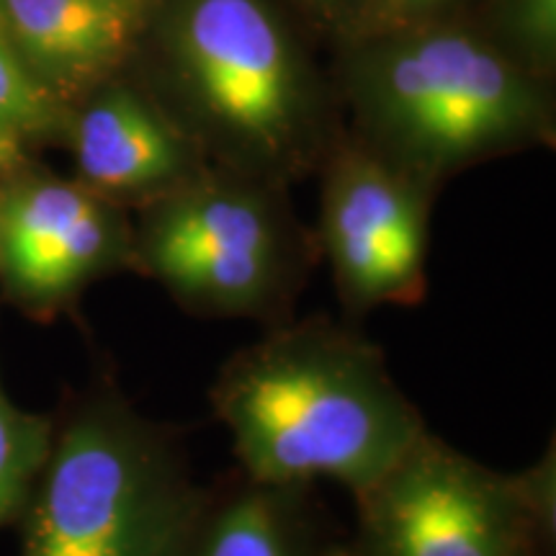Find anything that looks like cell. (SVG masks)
<instances>
[{
	"label": "cell",
	"instance_id": "obj_9",
	"mask_svg": "<svg viewBox=\"0 0 556 556\" xmlns=\"http://www.w3.org/2000/svg\"><path fill=\"white\" fill-rule=\"evenodd\" d=\"M62 142L75 180L124 208L148 206L212 165L165 103L122 75L70 103Z\"/></svg>",
	"mask_w": 556,
	"mask_h": 556
},
{
	"label": "cell",
	"instance_id": "obj_16",
	"mask_svg": "<svg viewBox=\"0 0 556 556\" xmlns=\"http://www.w3.org/2000/svg\"><path fill=\"white\" fill-rule=\"evenodd\" d=\"M454 3V0H409L407 3V26L420 24V21H433L438 13H443L446 5ZM402 29V26H400Z\"/></svg>",
	"mask_w": 556,
	"mask_h": 556
},
{
	"label": "cell",
	"instance_id": "obj_6",
	"mask_svg": "<svg viewBox=\"0 0 556 556\" xmlns=\"http://www.w3.org/2000/svg\"><path fill=\"white\" fill-rule=\"evenodd\" d=\"M353 503L348 556H554V443L528 469L497 471L428 428Z\"/></svg>",
	"mask_w": 556,
	"mask_h": 556
},
{
	"label": "cell",
	"instance_id": "obj_13",
	"mask_svg": "<svg viewBox=\"0 0 556 556\" xmlns=\"http://www.w3.org/2000/svg\"><path fill=\"white\" fill-rule=\"evenodd\" d=\"M65 119V103L39 86L0 24V139L29 150L34 142L62 139Z\"/></svg>",
	"mask_w": 556,
	"mask_h": 556
},
{
	"label": "cell",
	"instance_id": "obj_17",
	"mask_svg": "<svg viewBox=\"0 0 556 556\" xmlns=\"http://www.w3.org/2000/svg\"><path fill=\"white\" fill-rule=\"evenodd\" d=\"M29 155H26V148L11 142V139H0V176L11 173L13 168H18L21 163H26Z\"/></svg>",
	"mask_w": 556,
	"mask_h": 556
},
{
	"label": "cell",
	"instance_id": "obj_18",
	"mask_svg": "<svg viewBox=\"0 0 556 556\" xmlns=\"http://www.w3.org/2000/svg\"><path fill=\"white\" fill-rule=\"evenodd\" d=\"M299 3H302L304 9H309L312 13H317V16L343 18L348 13V5H351V0H299Z\"/></svg>",
	"mask_w": 556,
	"mask_h": 556
},
{
	"label": "cell",
	"instance_id": "obj_15",
	"mask_svg": "<svg viewBox=\"0 0 556 556\" xmlns=\"http://www.w3.org/2000/svg\"><path fill=\"white\" fill-rule=\"evenodd\" d=\"M409 0H351L345 16H353L361 26V37L384 34L407 26Z\"/></svg>",
	"mask_w": 556,
	"mask_h": 556
},
{
	"label": "cell",
	"instance_id": "obj_11",
	"mask_svg": "<svg viewBox=\"0 0 556 556\" xmlns=\"http://www.w3.org/2000/svg\"><path fill=\"white\" fill-rule=\"evenodd\" d=\"M312 484L240 475L208 484L173 556H325L332 546Z\"/></svg>",
	"mask_w": 556,
	"mask_h": 556
},
{
	"label": "cell",
	"instance_id": "obj_4",
	"mask_svg": "<svg viewBox=\"0 0 556 556\" xmlns=\"http://www.w3.org/2000/svg\"><path fill=\"white\" fill-rule=\"evenodd\" d=\"M204 492L178 430L103 381L54 417L18 556H173Z\"/></svg>",
	"mask_w": 556,
	"mask_h": 556
},
{
	"label": "cell",
	"instance_id": "obj_2",
	"mask_svg": "<svg viewBox=\"0 0 556 556\" xmlns=\"http://www.w3.org/2000/svg\"><path fill=\"white\" fill-rule=\"evenodd\" d=\"M148 86L208 163L289 186L319 170L340 131L328 93L266 0H160Z\"/></svg>",
	"mask_w": 556,
	"mask_h": 556
},
{
	"label": "cell",
	"instance_id": "obj_3",
	"mask_svg": "<svg viewBox=\"0 0 556 556\" xmlns=\"http://www.w3.org/2000/svg\"><path fill=\"white\" fill-rule=\"evenodd\" d=\"M340 93L351 135L435 189L471 165L554 139L546 80L462 26L420 21L361 37L343 60Z\"/></svg>",
	"mask_w": 556,
	"mask_h": 556
},
{
	"label": "cell",
	"instance_id": "obj_12",
	"mask_svg": "<svg viewBox=\"0 0 556 556\" xmlns=\"http://www.w3.org/2000/svg\"><path fill=\"white\" fill-rule=\"evenodd\" d=\"M54 417L11 400L0 379V531L16 526L52 448Z\"/></svg>",
	"mask_w": 556,
	"mask_h": 556
},
{
	"label": "cell",
	"instance_id": "obj_5",
	"mask_svg": "<svg viewBox=\"0 0 556 556\" xmlns=\"http://www.w3.org/2000/svg\"><path fill=\"white\" fill-rule=\"evenodd\" d=\"M283 191L208 165L137 208L131 274L155 281L191 317L253 319L266 328L294 317L319 253Z\"/></svg>",
	"mask_w": 556,
	"mask_h": 556
},
{
	"label": "cell",
	"instance_id": "obj_14",
	"mask_svg": "<svg viewBox=\"0 0 556 556\" xmlns=\"http://www.w3.org/2000/svg\"><path fill=\"white\" fill-rule=\"evenodd\" d=\"M497 45L546 80L556 62V0H490Z\"/></svg>",
	"mask_w": 556,
	"mask_h": 556
},
{
	"label": "cell",
	"instance_id": "obj_7",
	"mask_svg": "<svg viewBox=\"0 0 556 556\" xmlns=\"http://www.w3.org/2000/svg\"><path fill=\"white\" fill-rule=\"evenodd\" d=\"M315 245L348 319L381 307H415L428 294L435 186L340 135L319 165Z\"/></svg>",
	"mask_w": 556,
	"mask_h": 556
},
{
	"label": "cell",
	"instance_id": "obj_10",
	"mask_svg": "<svg viewBox=\"0 0 556 556\" xmlns=\"http://www.w3.org/2000/svg\"><path fill=\"white\" fill-rule=\"evenodd\" d=\"M160 0H0V24L21 62L70 106L135 58Z\"/></svg>",
	"mask_w": 556,
	"mask_h": 556
},
{
	"label": "cell",
	"instance_id": "obj_8",
	"mask_svg": "<svg viewBox=\"0 0 556 556\" xmlns=\"http://www.w3.org/2000/svg\"><path fill=\"white\" fill-rule=\"evenodd\" d=\"M131 270L127 208L80 180L21 163L0 176V299L50 323L103 278Z\"/></svg>",
	"mask_w": 556,
	"mask_h": 556
},
{
	"label": "cell",
	"instance_id": "obj_19",
	"mask_svg": "<svg viewBox=\"0 0 556 556\" xmlns=\"http://www.w3.org/2000/svg\"><path fill=\"white\" fill-rule=\"evenodd\" d=\"M325 556H348V554H345V546H343V541H340V539L332 541V546L328 548V554H325Z\"/></svg>",
	"mask_w": 556,
	"mask_h": 556
},
{
	"label": "cell",
	"instance_id": "obj_1",
	"mask_svg": "<svg viewBox=\"0 0 556 556\" xmlns=\"http://www.w3.org/2000/svg\"><path fill=\"white\" fill-rule=\"evenodd\" d=\"M240 475L268 484L328 479L361 495L428 430L353 319L296 315L219 366L208 389Z\"/></svg>",
	"mask_w": 556,
	"mask_h": 556
}]
</instances>
